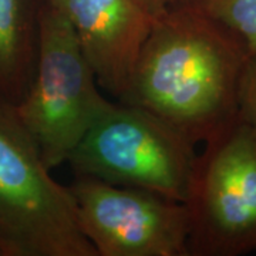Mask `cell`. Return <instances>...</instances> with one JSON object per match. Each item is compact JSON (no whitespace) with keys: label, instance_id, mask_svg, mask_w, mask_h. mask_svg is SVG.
<instances>
[{"label":"cell","instance_id":"1","mask_svg":"<svg viewBox=\"0 0 256 256\" xmlns=\"http://www.w3.org/2000/svg\"><path fill=\"white\" fill-rule=\"evenodd\" d=\"M246 58L234 32L185 0L156 16L118 102L156 114L196 146L238 114Z\"/></svg>","mask_w":256,"mask_h":256},{"label":"cell","instance_id":"2","mask_svg":"<svg viewBox=\"0 0 256 256\" xmlns=\"http://www.w3.org/2000/svg\"><path fill=\"white\" fill-rule=\"evenodd\" d=\"M110 104L98 92L66 12L40 3L36 70L14 110L50 171L67 162Z\"/></svg>","mask_w":256,"mask_h":256},{"label":"cell","instance_id":"3","mask_svg":"<svg viewBox=\"0 0 256 256\" xmlns=\"http://www.w3.org/2000/svg\"><path fill=\"white\" fill-rule=\"evenodd\" d=\"M196 156L195 144L156 114L111 102L67 162L76 175L146 190L185 204Z\"/></svg>","mask_w":256,"mask_h":256},{"label":"cell","instance_id":"4","mask_svg":"<svg viewBox=\"0 0 256 256\" xmlns=\"http://www.w3.org/2000/svg\"><path fill=\"white\" fill-rule=\"evenodd\" d=\"M0 239L16 256H97L67 186L50 175L14 106L2 98Z\"/></svg>","mask_w":256,"mask_h":256},{"label":"cell","instance_id":"5","mask_svg":"<svg viewBox=\"0 0 256 256\" xmlns=\"http://www.w3.org/2000/svg\"><path fill=\"white\" fill-rule=\"evenodd\" d=\"M196 156L190 196V256L256 250V130L236 114Z\"/></svg>","mask_w":256,"mask_h":256},{"label":"cell","instance_id":"6","mask_svg":"<svg viewBox=\"0 0 256 256\" xmlns=\"http://www.w3.org/2000/svg\"><path fill=\"white\" fill-rule=\"evenodd\" d=\"M67 190L97 256H190V216L182 202L84 175H76Z\"/></svg>","mask_w":256,"mask_h":256},{"label":"cell","instance_id":"7","mask_svg":"<svg viewBox=\"0 0 256 256\" xmlns=\"http://www.w3.org/2000/svg\"><path fill=\"white\" fill-rule=\"evenodd\" d=\"M98 87L121 100L154 24L137 0H60Z\"/></svg>","mask_w":256,"mask_h":256},{"label":"cell","instance_id":"8","mask_svg":"<svg viewBox=\"0 0 256 256\" xmlns=\"http://www.w3.org/2000/svg\"><path fill=\"white\" fill-rule=\"evenodd\" d=\"M38 0H0V98L18 106L33 80L38 52Z\"/></svg>","mask_w":256,"mask_h":256},{"label":"cell","instance_id":"9","mask_svg":"<svg viewBox=\"0 0 256 256\" xmlns=\"http://www.w3.org/2000/svg\"><path fill=\"white\" fill-rule=\"evenodd\" d=\"M208 16L244 42L248 56L256 53V0H192Z\"/></svg>","mask_w":256,"mask_h":256},{"label":"cell","instance_id":"10","mask_svg":"<svg viewBox=\"0 0 256 256\" xmlns=\"http://www.w3.org/2000/svg\"><path fill=\"white\" fill-rule=\"evenodd\" d=\"M238 114L256 130V53L248 56L240 76Z\"/></svg>","mask_w":256,"mask_h":256},{"label":"cell","instance_id":"11","mask_svg":"<svg viewBox=\"0 0 256 256\" xmlns=\"http://www.w3.org/2000/svg\"><path fill=\"white\" fill-rule=\"evenodd\" d=\"M138 3L151 14V16H158L168 8L174 6L176 3H181L185 0H137Z\"/></svg>","mask_w":256,"mask_h":256},{"label":"cell","instance_id":"12","mask_svg":"<svg viewBox=\"0 0 256 256\" xmlns=\"http://www.w3.org/2000/svg\"><path fill=\"white\" fill-rule=\"evenodd\" d=\"M0 256H16L13 249L0 239Z\"/></svg>","mask_w":256,"mask_h":256},{"label":"cell","instance_id":"13","mask_svg":"<svg viewBox=\"0 0 256 256\" xmlns=\"http://www.w3.org/2000/svg\"><path fill=\"white\" fill-rule=\"evenodd\" d=\"M40 3H48V4H57L60 0H38Z\"/></svg>","mask_w":256,"mask_h":256}]
</instances>
